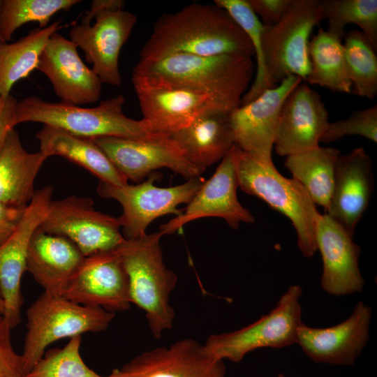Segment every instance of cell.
<instances>
[{"label": "cell", "mask_w": 377, "mask_h": 377, "mask_svg": "<svg viewBox=\"0 0 377 377\" xmlns=\"http://www.w3.org/2000/svg\"><path fill=\"white\" fill-rule=\"evenodd\" d=\"M178 54L212 56L237 54L251 57L253 47L246 33L223 8L193 3L161 16L140 51V59Z\"/></svg>", "instance_id": "1"}, {"label": "cell", "mask_w": 377, "mask_h": 377, "mask_svg": "<svg viewBox=\"0 0 377 377\" xmlns=\"http://www.w3.org/2000/svg\"><path fill=\"white\" fill-rule=\"evenodd\" d=\"M253 71L251 57L178 54L155 59H139L132 75L156 77L198 91L230 113L240 105Z\"/></svg>", "instance_id": "2"}, {"label": "cell", "mask_w": 377, "mask_h": 377, "mask_svg": "<svg viewBox=\"0 0 377 377\" xmlns=\"http://www.w3.org/2000/svg\"><path fill=\"white\" fill-rule=\"evenodd\" d=\"M163 234L155 232L126 239L116 251L126 272L131 304L145 312L154 338L172 327L175 313L170 295L178 277L163 262L160 240Z\"/></svg>", "instance_id": "3"}, {"label": "cell", "mask_w": 377, "mask_h": 377, "mask_svg": "<svg viewBox=\"0 0 377 377\" xmlns=\"http://www.w3.org/2000/svg\"><path fill=\"white\" fill-rule=\"evenodd\" d=\"M124 103L121 94L101 101L94 108L28 96L17 102L15 121L16 125L23 122L41 123L91 139L108 136L145 138L156 134L143 119L136 120L126 116L123 112Z\"/></svg>", "instance_id": "4"}, {"label": "cell", "mask_w": 377, "mask_h": 377, "mask_svg": "<svg viewBox=\"0 0 377 377\" xmlns=\"http://www.w3.org/2000/svg\"><path fill=\"white\" fill-rule=\"evenodd\" d=\"M236 171L239 187L287 216L296 231L300 252L305 258L313 257L317 251L316 229L320 214L304 187L293 178L281 175L273 162H261L237 146Z\"/></svg>", "instance_id": "5"}, {"label": "cell", "mask_w": 377, "mask_h": 377, "mask_svg": "<svg viewBox=\"0 0 377 377\" xmlns=\"http://www.w3.org/2000/svg\"><path fill=\"white\" fill-rule=\"evenodd\" d=\"M115 316L101 307L86 306L45 292L27 310V333L21 355L27 374L46 348L63 338L105 330Z\"/></svg>", "instance_id": "6"}, {"label": "cell", "mask_w": 377, "mask_h": 377, "mask_svg": "<svg viewBox=\"0 0 377 377\" xmlns=\"http://www.w3.org/2000/svg\"><path fill=\"white\" fill-rule=\"evenodd\" d=\"M124 6L122 0H95L69 31L70 40L84 52L101 82L115 87L121 83L119 53L137 22Z\"/></svg>", "instance_id": "7"}, {"label": "cell", "mask_w": 377, "mask_h": 377, "mask_svg": "<svg viewBox=\"0 0 377 377\" xmlns=\"http://www.w3.org/2000/svg\"><path fill=\"white\" fill-rule=\"evenodd\" d=\"M323 20L320 0H293L279 22L263 25L265 67L274 87L290 75L306 80L311 70L309 38Z\"/></svg>", "instance_id": "8"}, {"label": "cell", "mask_w": 377, "mask_h": 377, "mask_svg": "<svg viewBox=\"0 0 377 377\" xmlns=\"http://www.w3.org/2000/svg\"><path fill=\"white\" fill-rule=\"evenodd\" d=\"M302 294L300 286L292 285L275 307L256 322L235 331L211 334L204 344L207 353L217 360L237 363L258 348H281L296 344L297 329L302 323Z\"/></svg>", "instance_id": "9"}, {"label": "cell", "mask_w": 377, "mask_h": 377, "mask_svg": "<svg viewBox=\"0 0 377 377\" xmlns=\"http://www.w3.org/2000/svg\"><path fill=\"white\" fill-rule=\"evenodd\" d=\"M159 175L151 173L148 179L135 185L112 186L99 182L98 194L103 198L117 200L123 212L119 217L126 239H133L146 234L148 226L158 217L172 214L179 216L180 204H188L205 179L197 176L186 182L170 187L154 184Z\"/></svg>", "instance_id": "10"}, {"label": "cell", "mask_w": 377, "mask_h": 377, "mask_svg": "<svg viewBox=\"0 0 377 377\" xmlns=\"http://www.w3.org/2000/svg\"><path fill=\"white\" fill-rule=\"evenodd\" d=\"M40 227L69 239L84 257L114 250L125 240L119 217L96 210L91 198L75 195L52 199Z\"/></svg>", "instance_id": "11"}, {"label": "cell", "mask_w": 377, "mask_h": 377, "mask_svg": "<svg viewBox=\"0 0 377 377\" xmlns=\"http://www.w3.org/2000/svg\"><path fill=\"white\" fill-rule=\"evenodd\" d=\"M132 83L154 133L170 135L206 112L228 113L207 95L156 77L132 75Z\"/></svg>", "instance_id": "12"}, {"label": "cell", "mask_w": 377, "mask_h": 377, "mask_svg": "<svg viewBox=\"0 0 377 377\" xmlns=\"http://www.w3.org/2000/svg\"><path fill=\"white\" fill-rule=\"evenodd\" d=\"M117 169L127 179L139 183L153 170L168 168L186 179L200 176L168 135L145 138L100 137L93 139Z\"/></svg>", "instance_id": "13"}, {"label": "cell", "mask_w": 377, "mask_h": 377, "mask_svg": "<svg viewBox=\"0 0 377 377\" xmlns=\"http://www.w3.org/2000/svg\"><path fill=\"white\" fill-rule=\"evenodd\" d=\"M53 190L52 186H46L35 191L16 229L0 246V295L3 316L10 330L21 321V281L27 271L28 248L32 235L45 219Z\"/></svg>", "instance_id": "14"}, {"label": "cell", "mask_w": 377, "mask_h": 377, "mask_svg": "<svg viewBox=\"0 0 377 377\" xmlns=\"http://www.w3.org/2000/svg\"><path fill=\"white\" fill-rule=\"evenodd\" d=\"M302 81L299 77L288 76L256 99L229 113L235 145L241 151L261 162L272 163V150L281 107L288 94Z\"/></svg>", "instance_id": "15"}, {"label": "cell", "mask_w": 377, "mask_h": 377, "mask_svg": "<svg viewBox=\"0 0 377 377\" xmlns=\"http://www.w3.org/2000/svg\"><path fill=\"white\" fill-rule=\"evenodd\" d=\"M239 187L236 171V145L222 159L213 175L205 180L179 216L160 226V231L170 235L198 219L219 217L237 229L241 223L255 221L250 211L243 207L237 196Z\"/></svg>", "instance_id": "16"}, {"label": "cell", "mask_w": 377, "mask_h": 377, "mask_svg": "<svg viewBox=\"0 0 377 377\" xmlns=\"http://www.w3.org/2000/svg\"><path fill=\"white\" fill-rule=\"evenodd\" d=\"M63 296L77 304L114 313L128 309L131 304L128 278L116 249L84 257Z\"/></svg>", "instance_id": "17"}, {"label": "cell", "mask_w": 377, "mask_h": 377, "mask_svg": "<svg viewBox=\"0 0 377 377\" xmlns=\"http://www.w3.org/2000/svg\"><path fill=\"white\" fill-rule=\"evenodd\" d=\"M77 50L73 41L56 31L47 40L36 69L49 79L61 102L80 106L99 99L102 82Z\"/></svg>", "instance_id": "18"}, {"label": "cell", "mask_w": 377, "mask_h": 377, "mask_svg": "<svg viewBox=\"0 0 377 377\" xmlns=\"http://www.w3.org/2000/svg\"><path fill=\"white\" fill-rule=\"evenodd\" d=\"M371 308L360 301L344 321L329 327L316 328L303 323L296 344L316 363L352 365L369 339Z\"/></svg>", "instance_id": "19"}, {"label": "cell", "mask_w": 377, "mask_h": 377, "mask_svg": "<svg viewBox=\"0 0 377 377\" xmlns=\"http://www.w3.org/2000/svg\"><path fill=\"white\" fill-rule=\"evenodd\" d=\"M112 371L116 377H225L226 367L204 344L186 338L145 351Z\"/></svg>", "instance_id": "20"}, {"label": "cell", "mask_w": 377, "mask_h": 377, "mask_svg": "<svg viewBox=\"0 0 377 377\" xmlns=\"http://www.w3.org/2000/svg\"><path fill=\"white\" fill-rule=\"evenodd\" d=\"M329 122L320 96L302 81L281 107L274 142L276 152L288 156L318 148Z\"/></svg>", "instance_id": "21"}, {"label": "cell", "mask_w": 377, "mask_h": 377, "mask_svg": "<svg viewBox=\"0 0 377 377\" xmlns=\"http://www.w3.org/2000/svg\"><path fill=\"white\" fill-rule=\"evenodd\" d=\"M374 190L372 161L363 147L340 154L327 214L353 237Z\"/></svg>", "instance_id": "22"}, {"label": "cell", "mask_w": 377, "mask_h": 377, "mask_svg": "<svg viewBox=\"0 0 377 377\" xmlns=\"http://www.w3.org/2000/svg\"><path fill=\"white\" fill-rule=\"evenodd\" d=\"M316 244L323 260V290L334 296L361 293L365 283L359 267L360 247L327 214L318 220Z\"/></svg>", "instance_id": "23"}, {"label": "cell", "mask_w": 377, "mask_h": 377, "mask_svg": "<svg viewBox=\"0 0 377 377\" xmlns=\"http://www.w3.org/2000/svg\"><path fill=\"white\" fill-rule=\"evenodd\" d=\"M84 256L69 239L38 227L30 240L27 271L44 289L57 296L63 294Z\"/></svg>", "instance_id": "24"}, {"label": "cell", "mask_w": 377, "mask_h": 377, "mask_svg": "<svg viewBox=\"0 0 377 377\" xmlns=\"http://www.w3.org/2000/svg\"><path fill=\"white\" fill-rule=\"evenodd\" d=\"M228 114L220 111L206 112L170 135L186 160L202 172L222 160L235 145Z\"/></svg>", "instance_id": "25"}, {"label": "cell", "mask_w": 377, "mask_h": 377, "mask_svg": "<svg viewBox=\"0 0 377 377\" xmlns=\"http://www.w3.org/2000/svg\"><path fill=\"white\" fill-rule=\"evenodd\" d=\"M40 151L48 157L58 156L84 168L99 182L112 186L127 184V179L117 169L91 138L73 135L61 128L43 125L36 134Z\"/></svg>", "instance_id": "26"}, {"label": "cell", "mask_w": 377, "mask_h": 377, "mask_svg": "<svg viewBox=\"0 0 377 377\" xmlns=\"http://www.w3.org/2000/svg\"><path fill=\"white\" fill-rule=\"evenodd\" d=\"M47 156L28 152L15 128L0 152V202L27 207L35 193L34 182Z\"/></svg>", "instance_id": "27"}, {"label": "cell", "mask_w": 377, "mask_h": 377, "mask_svg": "<svg viewBox=\"0 0 377 377\" xmlns=\"http://www.w3.org/2000/svg\"><path fill=\"white\" fill-rule=\"evenodd\" d=\"M341 154L334 147H318L286 156L284 166L306 190L313 202L326 210L330 200L334 165Z\"/></svg>", "instance_id": "28"}, {"label": "cell", "mask_w": 377, "mask_h": 377, "mask_svg": "<svg viewBox=\"0 0 377 377\" xmlns=\"http://www.w3.org/2000/svg\"><path fill=\"white\" fill-rule=\"evenodd\" d=\"M61 22L34 29L12 43L0 42V97L10 95L13 85L36 68L47 40L61 28Z\"/></svg>", "instance_id": "29"}, {"label": "cell", "mask_w": 377, "mask_h": 377, "mask_svg": "<svg viewBox=\"0 0 377 377\" xmlns=\"http://www.w3.org/2000/svg\"><path fill=\"white\" fill-rule=\"evenodd\" d=\"M309 54L311 70L304 81L332 92L352 91L353 84L348 77L341 39L320 27L309 40Z\"/></svg>", "instance_id": "30"}, {"label": "cell", "mask_w": 377, "mask_h": 377, "mask_svg": "<svg viewBox=\"0 0 377 377\" xmlns=\"http://www.w3.org/2000/svg\"><path fill=\"white\" fill-rule=\"evenodd\" d=\"M320 5L329 34L342 39L346 25L356 24L377 50L376 0H320Z\"/></svg>", "instance_id": "31"}, {"label": "cell", "mask_w": 377, "mask_h": 377, "mask_svg": "<svg viewBox=\"0 0 377 377\" xmlns=\"http://www.w3.org/2000/svg\"><path fill=\"white\" fill-rule=\"evenodd\" d=\"M80 0H0V42H9L15 31L28 22L45 28L53 15L69 10Z\"/></svg>", "instance_id": "32"}, {"label": "cell", "mask_w": 377, "mask_h": 377, "mask_svg": "<svg viewBox=\"0 0 377 377\" xmlns=\"http://www.w3.org/2000/svg\"><path fill=\"white\" fill-rule=\"evenodd\" d=\"M343 45L348 77L354 86L353 92L374 99L377 94L376 50L359 30L348 31Z\"/></svg>", "instance_id": "33"}, {"label": "cell", "mask_w": 377, "mask_h": 377, "mask_svg": "<svg viewBox=\"0 0 377 377\" xmlns=\"http://www.w3.org/2000/svg\"><path fill=\"white\" fill-rule=\"evenodd\" d=\"M214 3L226 10L246 33L256 57V73L249 89L243 96L240 105L256 99L265 90L274 87L267 73L263 50V24L246 0H215Z\"/></svg>", "instance_id": "34"}, {"label": "cell", "mask_w": 377, "mask_h": 377, "mask_svg": "<svg viewBox=\"0 0 377 377\" xmlns=\"http://www.w3.org/2000/svg\"><path fill=\"white\" fill-rule=\"evenodd\" d=\"M81 336L74 337L62 348L45 353L26 377H115L112 371L103 376L91 369L80 355Z\"/></svg>", "instance_id": "35"}, {"label": "cell", "mask_w": 377, "mask_h": 377, "mask_svg": "<svg viewBox=\"0 0 377 377\" xmlns=\"http://www.w3.org/2000/svg\"><path fill=\"white\" fill-rule=\"evenodd\" d=\"M358 135L377 142V105L355 110L344 119L329 122L320 142L328 143L346 135Z\"/></svg>", "instance_id": "36"}, {"label": "cell", "mask_w": 377, "mask_h": 377, "mask_svg": "<svg viewBox=\"0 0 377 377\" xmlns=\"http://www.w3.org/2000/svg\"><path fill=\"white\" fill-rule=\"evenodd\" d=\"M10 330L0 313V377H15L25 374L21 355L17 354L12 346Z\"/></svg>", "instance_id": "37"}, {"label": "cell", "mask_w": 377, "mask_h": 377, "mask_svg": "<svg viewBox=\"0 0 377 377\" xmlns=\"http://www.w3.org/2000/svg\"><path fill=\"white\" fill-rule=\"evenodd\" d=\"M263 25L279 22L290 6L293 0H246Z\"/></svg>", "instance_id": "38"}, {"label": "cell", "mask_w": 377, "mask_h": 377, "mask_svg": "<svg viewBox=\"0 0 377 377\" xmlns=\"http://www.w3.org/2000/svg\"><path fill=\"white\" fill-rule=\"evenodd\" d=\"M26 207L0 202V246L16 229Z\"/></svg>", "instance_id": "39"}, {"label": "cell", "mask_w": 377, "mask_h": 377, "mask_svg": "<svg viewBox=\"0 0 377 377\" xmlns=\"http://www.w3.org/2000/svg\"><path fill=\"white\" fill-rule=\"evenodd\" d=\"M17 101L12 95L0 97V152L9 131L16 126L15 109Z\"/></svg>", "instance_id": "40"}, {"label": "cell", "mask_w": 377, "mask_h": 377, "mask_svg": "<svg viewBox=\"0 0 377 377\" xmlns=\"http://www.w3.org/2000/svg\"><path fill=\"white\" fill-rule=\"evenodd\" d=\"M3 310H4L3 302L0 295V313L3 315Z\"/></svg>", "instance_id": "41"}, {"label": "cell", "mask_w": 377, "mask_h": 377, "mask_svg": "<svg viewBox=\"0 0 377 377\" xmlns=\"http://www.w3.org/2000/svg\"><path fill=\"white\" fill-rule=\"evenodd\" d=\"M15 377H26V374H23Z\"/></svg>", "instance_id": "42"}, {"label": "cell", "mask_w": 377, "mask_h": 377, "mask_svg": "<svg viewBox=\"0 0 377 377\" xmlns=\"http://www.w3.org/2000/svg\"><path fill=\"white\" fill-rule=\"evenodd\" d=\"M277 377H287L283 374H279Z\"/></svg>", "instance_id": "43"}, {"label": "cell", "mask_w": 377, "mask_h": 377, "mask_svg": "<svg viewBox=\"0 0 377 377\" xmlns=\"http://www.w3.org/2000/svg\"><path fill=\"white\" fill-rule=\"evenodd\" d=\"M112 372L114 373V371H112ZM114 376H115V374H114ZM115 377H116V376H115Z\"/></svg>", "instance_id": "44"}]
</instances>
